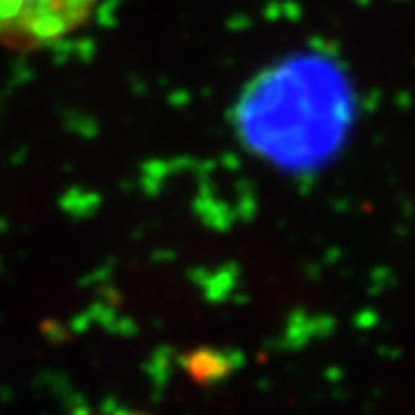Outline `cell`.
Here are the masks:
<instances>
[{"label":"cell","instance_id":"cell-1","mask_svg":"<svg viewBox=\"0 0 415 415\" xmlns=\"http://www.w3.org/2000/svg\"><path fill=\"white\" fill-rule=\"evenodd\" d=\"M99 0H0V44L37 51L77 32Z\"/></svg>","mask_w":415,"mask_h":415}]
</instances>
